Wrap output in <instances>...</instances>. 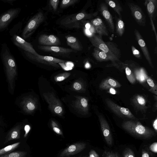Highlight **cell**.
Wrapping results in <instances>:
<instances>
[{
  "instance_id": "6da1fadb",
  "label": "cell",
  "mask_w": 157,
  "mask_h": 157,
  "mask_svg": "<svg viewBox=\"0 0 157 157\" xmlns=\"http://www.w3.org/2000/svg\"><path fill=\"white\" fill-rule=\"evenodd\" d=\"M2 57L5 67L9 89L13 92L14 84L17 75V67L13 57L7 49L2 52Z\"/></svg>"
},
{
  "instance_id": "7a4b0ae2",
  "label": "cell",
  "mask_w": 157,
  "mask_h": 157,
  "mask_svg": "<svg viewBox=\"0 0 157 157\" xmlns=\"http://www.w3.org/2000/svg\"><path fill=\"white\" fill-rule=\"evenodd\" d=\"M122 126L127 132L137 137L149 138L155 135L153 130L144 127L139 122L127 121L124 122Z\"/></svg>"
},
{
  "instance_id": "3957f363",
  "label": "cell",
  "mask_w": 157,
  "mask_h": 157,
  "mask_svg": "<svg viewBox=\"0 0 157 157\" xmlns=\"http://www.w3.org/2000/svg\"><path fill=\"white\" fill-rule=\"evenodd\" d=\"M89 40L95 48L118 59L120 56V52L113 43L110 42L105 43L101 38V36L94 34L90 37Z\"/></svg>"
},
{
  "instance_id": "277c9868",
  "label": "cell",
  "mask_w": 157,
  "mask_h": 157,
  "mask_svg": "<svg viewBox=\"0 0 157 157\" xmlns=\"http://www.w3.org/2000/svg\"><path fill=\"white\" fill-rule=\"evenodd\" d=\"M44 15L42 12H39L33 16L24 29L22 33V38L25 39L29 37L44 21Z\"/></svg>"
},
{
  "instance_id": "5b68a950",
  "label": "cell",
  "mask_w": 157,
  "mask_h": 157,
  "mask_svg": "<svg viewBox=\"0 0 157 157\" xmlns=\"http://www.w3.org/2000/svg\"><path fill=\"white\" fill-rule=\"evenodd\" d=\"M91 15L85 13L81 12L69 15L61 21V24L68 28H79L81 22L91 17Z\"/></svg>"
},
{
  "instance_id": "8992f818",
  "label": "cell",
  "mask_w": 157,
  "mask_h": 157,
  "mask_svg": "<svg viewBox=\"0 0 157 157\" xmlns=\"http://www.w3.org/2000/svg\"><path fill=\"white\" fill-rule=\"evenodd\" d=\"M24 52L27 57L32 60L57 68L60 67L58 63L65 62V60L51 56H42L39 54L36 56L28 52L25 51Z\"/></svg>"
},
{
  "instance_id": "52a82bcc",
  "label": "cell",
  "mask_w": 157,
  "mask_h": 157,
  "mask_svg": "<svg viewBox=\"0 0 157 157\" xmlns=\"http://www.w3.org/2000/svg\"><path fill=\"white\" fill-rule=\"evenodd\" d=\"M43 96L48 104L49 107L51 111L59 116H62L63 110L59 100L52 93H44L43 94Z\"/></svg>"
},
{
  "instance_id": "ba28073f",
  "label": "cell",
  "mask_w": 157,
  "mask_h": 157,
  "mask_svg": "<svg viewBox=\"0 0 157 157\" xmlns=\"http://www.w3.org/2000/svg\"><path fill=\"white\" fill-rule=\"evenodd\" d=\"M86 144L84 142H77L65 148L60 153L59 157H69L76 155L83 150Z\"/></svg>"
},
{
  "instance_id": "9c48e42d",
  "label": "cell",
  "mask_w": 157,
  "mask_h": 157,
  "mask_svg": "<svg viewBox=\"0 0 157 157\" xmlns=\"http://www.w3.org/2000/svg\"><path fill=\"white\" fill-rule=\"evenodd\" d=\"M20 12L18 8L11 9L0 16V31L6 28L17 16Z\"/></svg>"
},
{
  "instance_id": "30bf717a",
  "label": "cell",
  "mask_w": 157,
  "mask_h": 157,
  "mask_svg": "<svg viewBox=\"0 0 157 157\" xmlns=\"http://www.w3.org/2000/svg\"><path fill=\"white\" fill-rule=\"evenodd\" d=\"M106 101L111 110L118 116L129 118H135L134 116L128 109L121 107L109 99H106Z\"/></svg>"
},
{
  "instance_id": "8fae6325",
  "label": "cell",
  "mask_w": 157,
  "mask_h": 157,
  "mask_svg": "<svg viewBox=\"0 0 157 157\" xmlns=\"http://www.w3.org/2000/svg\"><path fill=\"white\" fill-rule=\"evenodd\" d=\"M12 39L13 43L17 47L35 56H37L39 55L33 48L32 44L26 41L18 35H14Z\"/></svg>"
},
{
  "instance_id": "7c38bea8",
  "label": "cell",
  "mask_w": 157,
  "mask_h": 157,
  "mask_svg": "<svg viewBox=\"0 0 157 157\" xmlns=\"http://www.w3.org/2000/svg\"><path fill=\"white\" fill-rule=\"evenodd\" d=\"M20 105L22 110L28 114L34 112L37 107L35 99L29 96L24 97L20 102Z\"/></svg>"
},
{
  "instance_id": "4fadbf2b",
  "label": "cell",
  "mask_w": 157,
  "mask_h": 157,
  "mask_svg": "<svg viewBox=\"0 0 157 157\" xmlns=\"http://www.w3.org/2000/svg\"><path fill=\"white\" fill-rule=\"evenodd\" d=\"M38 41L39 44L44 46H57L60 44L58 37L53 35H41L39 37Z\"/></svg>"
},
{
  "instance_id": "5bb4252c",
  "label": "cell",
  "mask_w": 157,
  "mask_h": 157,
  "mask_svg": "<svg viewBox=\"0 0 157 157\" xmlns=\"http://www.w3.org/2000/svg\"><path fill=\"white\" fill-rule=\"evenodd\" d=\"M99 119L101 130L107 144L111 146L113 143V138L108 123L102 116H99Z\"/></svg>"
},
{
  "instance_id": "9a60e30c",
  "label": "cell",
  "mask_w": 157,
  "mask_h": 157,
  "mask_svg": "<svg viewBox=\"0 0 157 157\" xmlns=\"http://www.w3.org/2000/svg\"><path fill=\"white\" fill-rule=\"evenodd\" d=\"M40 50L45 52H53L60 54H67L74 52L72 49L57 46H44L39 45L38 47Z\"/></svg>"
},
{
  "instance_id": "2e32d148",
  "label": "cell",
  "mask_w": 157,
  "mask_h": 157,
  "mask_svg": "<svg viewBox=\"0 0 157 157\" xmlns=\"http://www.w3.org/2000/svg\"><path fill=\"white\" fill-rule=\"evenodd\" d=\"M74 106L75 109L80 113L86 114L88 111V103L85 98L77 96L74 102Z\"/></svg>"
},
{
  "instance_id": "e0dca14e",
  "label": "cell",
  "mask_w": 157,
  "mask_h": 157,
  "mask_svg": "<svg viewBox=\"0 0 157 157\" xmlns=\"http://www.w3.org/2000/svg\"><path fill=\"white\" fill-rule=\"evenodd\" d=\"M91 22L96 33H98L99 36L108 35L106 28L101 19L96 18L91 20Z\"/></svg>"
},
{
  "instance_id": "ac0fdd59",
  "label": "cell",
  "mask_w": 157,
  "mask_h": 157,
  "mask_svg": "<svg viewBox=\"0 0 157 157\" xmlns=\"http://www.w3.org/2000/svg\"><path fill=\"white\" fill-rule=\"evenodd\" d=\"M21 128L22 126L20 124L14 127L7 135L4 143L5 144L11 140L19 139L20 137L21 131Z\"/></svg>"
},
{
  "instance_id": "d6986e66",
  "label": "cell",
  "mask_w": 157,
  "mask_h": 157,
  "mask_svg": "<svg viewBox=\"0 0 157 157\" xmlns=\"http://www.w3.org/2000/svg\"><path fill=\"white\" fill-rule=\"evenodd\" d=\"M93 55L95 59L99 61L107 60L114 61L118 60L96 48H95L94 49Z\"/></svg>"
},
{
  "instance_id": "ffe728a7",
  "label": "cell",
  "mask_w": 157,
  "mask_h": 157,
  "mask_svg": "<svg viewBox=\"0 0 157 157\" xmlns=\"http://www.w3.org/2000/svg\"><path fill=\"white\" fill-rule=\"evenodd\" d=\"M65 37L67 45L73 50L77 51H81L82 50V47L76 38L72 36H67Z\"/></svg>"
},
{
  "instance_id": "44dd1931",
  "label": "cell",
  "mask_w": 157,
  "mask_h": 157,
  "mask_svg": "<svg viewBox=\"0 0 157 157\" xmlns=\"http://www.w3.org/2000/svg\"><path fill=\"white\" fill-rule=\"evenodd\" d=\"M121 86V84L116 80L111 78H108L101 83L99 87L102 89L107 90L110 88L119 87Z\"/></svg>"
},
{
  "instance_id": "7402d4cb",
  "label": "cell",
  "mask_w": 157,
  "mask_h": 157,
  "mask_svg": "<svg viewBox=\"0 0 157 157\" xmlns=\"http://www.w3.org/2000/svg\"><path fill=\"white\" fill-rule=\"evenodd\" d=\"M130 8L136 20L139 23H142L144 22L145 17L143 14L142 11L139 7L134 5H130Z\"/></svg>"
},
{
  "instance_id": "603a6c76",
  "label": "cell",
  "mask_w": 157,
  "mask_h": 157,
  "mask_svg": "<svg viewBox=\"0 0 157 157\" xmlns=\"http://www.w3.org/2000/svg\"><path fill=\"white\" fill-rule=\"evenodd\" d=\"M106 7L103 5L101 6V11L103 16L108 23L109 25L113 32L114 30V26L112 17Z\"/></svg>"
},
{
  "instance_id": "cb8c5ba5",
  "label": "cell",
  "mask_w": 157,
  "mask_h": 157,
  "mask_svg": "<svg viewBox=\"0 0 157 157\" xmlns=\"http://www.w3.org/2000/svg\"><path fill=\"white\" fill-rule=\"evenodd\" d=\"M136 35L138 39V44L141 48L145 57L149 62V63H151V61L150 56L146 45L145 41L143 39L141 38L139 33L137 32H136Z\"/></svg>"
},
{
  "instance_id": "d4e9b609",
  "label": "cell",
  "mask_w": 157,
  "mask_h": 157,
  "mask_svg": "<svg viewBox=\"0 0 157 157\" xmlns=\"http://www.w3.org/2000/svg\"><path fill=\"white\" fill-rule=\"evenodd\" d=\"M21 142H17L8 145L0 149V156L4 155L11 152L18 147L20 145Z\"/></svg>"
},
{
  "instance_id": "484cf974",
  "label": "cell",
  "mask_w": 157,
  "mask_h": 157,
  "mask_svg": "<svg viewBox=\"0 0 157 157\" xmlns=\"http://www.w3.org/2000/svg\"><path fill=\"white\" fill-rule=\"evenodd\" d=\"M136 78L140 82H143L148 78L144 71L141 69L139 71H136L135 72Z\"/></svg>"
},
{
  "instance_id": "4316f807",
  "label": "cell",
  "mask_w": 157,
  "mask_h": 157,
  "mask_svg": "<svg viewBox=\"0 0 157 157\" xmlns=\"http://www.w3.org/2000/svg\"><path fill=\"white\" fill-rule=\"evenodd\" d=\"M26 152L24 151H15L0 156V157H26Z\"/></svg>"
},
{
  "instance_id": "83f0119b",
  "label": "cell",
  "mask_w": 157,
  "mask_h": 157,
  "mask_svg": "<svg viewBox=\"0 0 157 157\" xmlns=\"http://www.w3.org/2000/svg\"><path fill=\"white\" fill-rule=\"evenodd\" d=\"M125 70L127 78L128 81L131 83H135L136 81L135 78L131 69L128 67H126Z\"/></svg>"
},
{
  "instance_id": "f1b7e54d",
  "label": "cell",
  "mask_w": 157,
  "mask_h": 157,
  "mask_svg": "<svg viewBox=\"0 0 157 157\" xmlns=\"http://www.w3.org/2000/svg\"><path fill=\"white\" fill-rule=\"evenodd\" d=\"M106 1L108 5L113 8L119 15L121 14V8L118 4L112 0H106Z\"/></svg>"
},
{
  "instance_id": "f546056e",
  "label": "cell",
  "mask_w": 157,
  "mask_h": 157,
  "mask_svg": "<svg viewBox=\"0 0 157 157\" xmlns=\"http://www.w3.org/2000/svg\"><path fill=\"white\" fill-rule=\"evenodd\" d=\"M70 75V73L68 72L62 73L56 75L54 78L56 82H60L67 78Z\"/></svg>"
},
{
  "instance_id": "4dcf8cb0",
  "label": "cell",
  "mask_w": 157,
  "mask_h": 157,
  "mask_svg": "<svg viewBox=\"0 0 157 157\" xmlns=\"http://www.w3.org/2000/svg\"><path fill=\"white\" fill-rule=\"evenodd\" d=\"M78 0H63L60 4V7L65 8L76 3Z\"/></svg>"
},
{
  "instance_id": "1f68e13d",
  "label": "cell",
  "mask_w": 157,
  "mask_h": 157,
  "mask_svg": "<svg viewBox=\"0 0 157 157\" xmlns=\"http://www.w3.org/2000/svg\"><path fill=\"white\" fill-rule=\"evenodd\" d=\"M51 124L53 130L56 133L59 135L63 136V134L62 131L56 122L53 120L52 121Z\"/></svg>"
},
{
  "instance_id": "d6a6232c",
  "label": "cell",
  "mask_w": 157,
  "mask_h": 157,
  "mask_svg": "<svg viewBox=\"0 0 157 157\" xmlns=\"http://www.w3.org/2000/svg\"><path fill=\"white\" fill-rule=\"evenodd\" d=\"M124 23L121 20H119L117 22V31L118 34L120 36H121L124 30Z\"/></svg>"
},
{
  "instance_id": "836d02e7",
  "label": "cell",
  "mask_w": 157,
  "mask_h": 157,
  "mask_svg": "<svg viewBox=\"0 0 157 157\" xmlns=\"http://www.w3.org/2000/svg\"><path fill=\"white\" fill-rule=\"evenodd\" d=\"M147 4V11L150 14L153 15L155 10V2L154 1L149 0Z\"/></svg>"
},
{
  "instance_id": "e575fe53",
  "label": "cell",
  "mask_w": 157,
  "mask_h": 157,
  "mask_svg": "<svg viewBox=\"0 0 157 157\" xmlns=\"http://www.w3.org/2000/svg\"><path fill=\"white\" fill-rule=\"evenodd\" d=\"M122 157H135V155L131 149L127 148L124 151Z\"/></svg>"
},
{
  "instance_id": "d590c367",
  "label": "cell",
  "mask_w": 157,
  "mask_h": 157,
  "mask_svg": "<svg viewBox=\"0 0 157 157\" xmlns=\"http://www.w3.org/2000/svg\"><path fill=\"white\" fill-rule=\"evenodd\" d=\"M73 87L75 90L79 91L82 89L83 87L82 84L80 82L77 81L73 83Z\"/></svg>"
},
{
  "instance_id": "8d00e7d4",
  "label": "cell",
  "mask_w": 157,
  "mask_h": 157,
  "mask_svg": "<svg viewBox=\"0 0 157 157\" xmlns=\"http://www.w3.org/2000/svg\"><path fill=\"white\" fill-rule=\"evenodd\" d=\"M59 1L58 0H51L49 3L54 11H56L57 9Z\"/></svg>"
},
{
  "instance_id": "74e56055",
  "label": "cell",
  "mask_w": 157,
  "mask_h": 157,
  "mask_svg": "<svg viewBox=\"0 0 157 157\" xmlns=\"http://www.w3.org/2000/svg\"><path fill=\"white\" fill-rule=\"evenodd\" d=\"M85 29L89 30L92 33L94 34L96 33L95 29L91 24L89 22L86 23L85 25Z\"/></svg>"
},
{
  "instance_id": "f35d334b",
  "label": "cell",
  "mask_w": 157,
  "mask_h": 157,
  "mask_svg": "<svg viewBox=\"0 0 157 157\" xmlns=\"http://www.w3.org/2000/svg\"><path fill=\"white\" fill-rule=\"evenodd\" d=\"M102 157H119V156L115 153L109 151H105L104 152Z\"/></svg>"
},
{
  "instance_id": "ab89813d",
  "label": "cell",
  "mask_w": 157,
  "mask_h": 157,
  "mask_svg": "<svg viewBox=\"0 0 157 157\" xmlns=\"http://www.w3.org/2000/svg\"><path fill=\"white\" fill-rule=\"evenodd\" d=\"M136 100L138 103L140 105H145V101L143 97L138 96L136 97Z\"/></svg>"
},
{
  "instance_id": "60d3db41",
  "label": "cell",
  "mask_w": 157,
  "mask_h": 157,
  "mask_svg": "<svg viewBox=\"0 0 157 157\" xmlns=\"http://www.w3.org/2000/svg\"><path fill=\"white\" fill-rule=\"evenodd\" d=\"M149 149L152 152L156 153L157 152V143L154 142L151 144L149 147Z\"/></svg>"
},
{
  "instance_id": "b9f144b4",
  "label": "cell",
  "mask_w": 157,
  "mask_h": 157,
  "mask_svg": "<svg viewBox=\"0 0 157 157\" xmlns=\"http://www.w3.org/2000/svg\"><path fill=\"white\" fill-rule=\"evenodd\" d=\"M88 157H99V156L94 150H91L89 152Z\"/></svg>"
},
{
  "instance_id": "7bdbcfd3",
  "label": "cell",
  "mask_w": 157,
  "mask_h": 157,
  "mask_svg": "<svg viewBox=\"0 0 157 157\" xmlns=\"http://www.w3.org/2000/svg\"><path fill=\"white\" fill-rule=\"evenodd\" d=\"M84 31L85 35L89 37H90L94 35L89 30L85 28H84Z\"/></svg>"
},
{
  "instance_id": "ee69618b",
  "label": "cell",
  "mask_w": 157,
  "mask_h": 157,
  "mask_svg": "<svg viewBox=\"0 0 157 157\" xmlns=\"http://www.w3.org/2000/svg\"><path fill=\"white\" fill-rule=\"evenodd\" d=\"M147 82L150 86L151 87H154L155 86L153 80L150 78H148L147 79Z\"/></svg>"
},
{
  "instance_id": "f6af8a7d",
  "label": "cell",
  "mask_w": 157,
  "mask_h": 157,
  "mask_svg": "<svg viewBox=\"0 0 157 157\" xmlns=\"http://www.w3.org/2000/svg\"><path fill=\"white\" fill-rule=\"evenodd\" d=\"M133 53L134 55L135 56L137 57H139L140 56V52L138 50L136 49H135L133 50Z\"/></svg>"
},
{
  "instance_id": "bcb514c9",
  "label": "cell",
  "mask_w": 157,
  "mask_h": 157,
  "mask_svg": "<svg viewBox=\"0 0 157 157\" xmlns=\"http://www.w3.org/2000/svg\"><path fill=\"white\" fill-rule=\"evenodd\" d=\"M142 157H150L148 153L145 151L142 152Z\"/></svg>"
},
{
  "instance_id": "7dc6e473",
  "label": "cell",
  "mask_w": 157,
  "mask_h": 157,
  "mask_svg": "<svg viewBox=\"0 0 157 157\" xmlns=\"http://www.w3.org/2000/svg\"><path fill=\"white\" fill-rule=\"evenodd\" d=\"M153 127L154 129L155 130L156 132H157V119H156L154 122L153 123Z\"/></svg>"
},
{
  "instance_id": "c3c4849f",
  "label": "cell",
  "mask_w": 157,
  "mask_h": 157,
  "mask_svg": "<svg viewBox=\"0 0 157 157\" xmlns=\"http://www.w3.org/2000/svg\"><path fill=\"white\" fill-rule=\"evenodd\" d=\"M2 1L4 2H8L12 5L13 2L15 1L14 0H3Z\"/></svg>"
},
{
  "instance_id": "681fc988",
  "label": "cell",
  "mask_w": 157,
  "mask_h": 157,
  "mask_svg": "<svg viewBox=\"0 0 157 157\" xmlns=\"http://www.w3.org/2000/svg\"><path fill=\"white\" fill-rule=\"evenodd\" d=\"M109 92L111 94H116V91L113 88H110L109 89Z\"/></svg>"
},
{
  "instance_id": "f907efd6",
  "label": "cell",
  "mask_w": 157,
  "mask_h": 157,
  "mask_svg": "<svg viewBox=\"0 0 157 157\" xmlns=\"http://www.w3.org/2000/svg\"><path fill=\"white\" fill-rule=\"evenodd\" d=\"M90 65L89 63H87L85 65V67L86 68H89L90 67Z\"/></svg>"
},
{
  "instance_id": "816d5d0a",
  "label": "cell",
  "mask_w": 157,
  "mask_h": 157,
  "mask_svg": "<svg viewBox=\"0 0 157 157\" xmlns=\"http://www.w3.org/2000/svg\"><path fill=\"white\" fill-rule=\"evenodd\" d=\"M78 157H83V156H82L81 155V156H79Z\"/></svg>"
},
{
  "instance_id": "f5cc1de1",
  "label": "cell",
  "mask_w": 157,
  "mask_h": 157,
  "mask_svg": "<svg viewBox=\"0 0 157 157\" xmlns=\"http://www.w3.org/2000/svg\"><path fill=\"white\" fill-rule=\"evenodd\" d=\"M1 124V121L0 120V124Z\"/></svg>"
}]
</instances>
